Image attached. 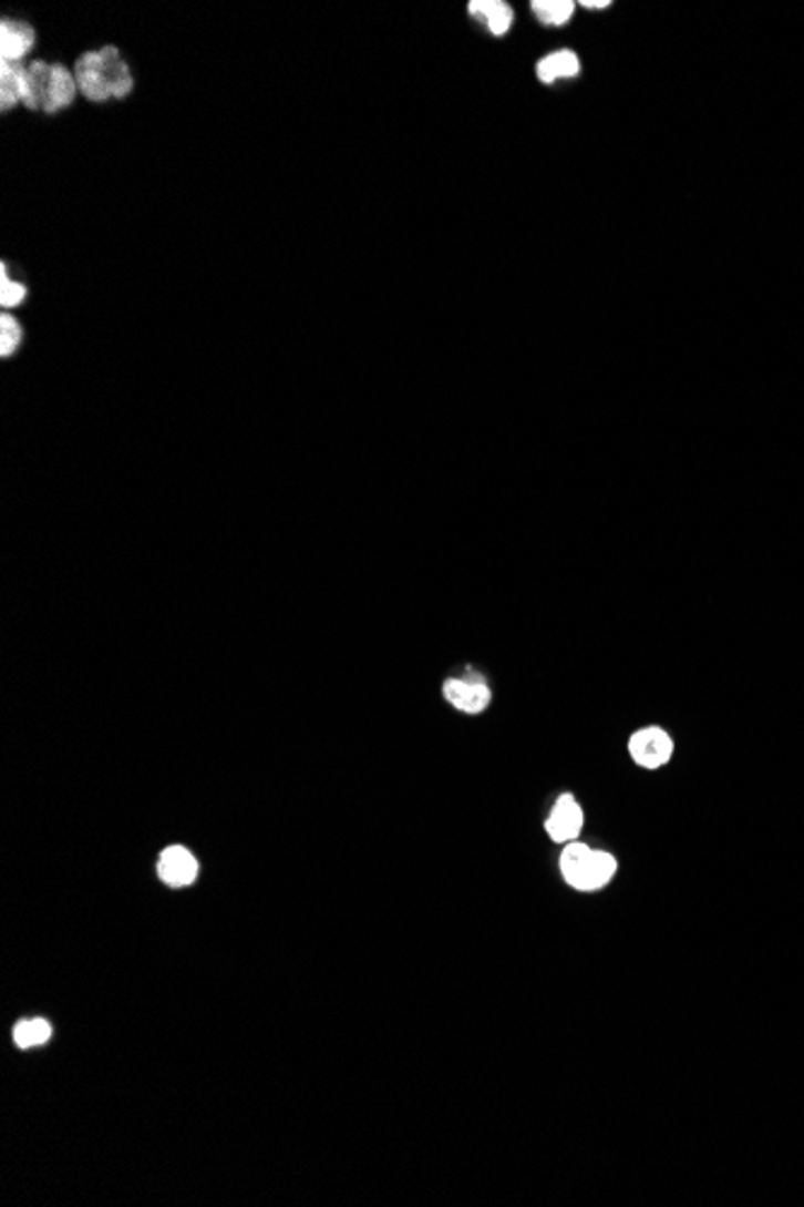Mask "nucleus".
Returning <instances> with one entry per match:
<instances>
[{
  "instance_id": "nucleus-13",
  "label": "nucleus",
  "mask_w": 804,
  "mask_h": 1207,
  "mask_svg": "<svg viewBox=\"0 0 804 1207\" xmlns=\"http://www.w3.org/2000/svg\"><path fill=\"white\" fill-rule=\"evenodd\" d=\"M51 80V65L44 61L30 63V94H27L24 106L27 109H44L47 90Z\"/></svg>"
},
{
  "instance_id": "nucleus-15",
  "label": "nucleus",
  "mask_w": 804,
  "mask_h": 1207,
  "mask_svg": "<svg viewBox=\"0 0 804 1207\" xmlns=\"http://www.w3.org/2000/svg\"><path fill=\"white\" fill-rule=\"evenodd\" d=\"M22 342V326L16 316L0 314V355H16Z\"/></svg>"
},
{
  "instance_id": "nucleus-3",
  "label": "nucleus",
  "mask_w": 804,
  "mask_h": 1207,
  "mask_svg": "<svg viewBox=\"0 0 804 1207\" xmlns=\"http://www.w3.org/2000/svg\"><path fill=\"white\" fill-rule=\"evenodd\" d=\"M674 753V743L670 733L658 726H648L636 730L629 738V755L636 765L643 769H660L668 765Z\"/></svg>"
},
{
  "instance_id": "nucleus-14",
  "label": "nucleus",
  "mask_w": 804,
  "mask_h": 1207,
  "mask_svg": "<svg viewBox=\"0 0 804 1207\" xmlns=\"http://www.w3.org/2000/svg\"><path fill=\"white\" fill-rule=\"evenodd\" d=\"M12 1039H16V1044L20 1049H34V1046H41L47 1044L51 1039V1024L47 1020H27V1022H20L16 1026V1032H12Z\"/></svg>"
},
{
  "instance_id": "nucleus-16",
  "label": "nucleus",
  "mask_w": 804,
  "mask_h": 1207,
  "mask_svg": "<svg viewBox=\"0 0 804 1207\" xmlns=\"http://www.w3.org/2000/svg\"><path fill=\"white\" fill-rule=\"evenodd\" d=\"M24 297H27V287L22 283L10 280L8 268L0 266V304H3L6 309H12V307H20Z\"/></svg>"
},
{
  "instance_id": "nucleus-12",
  "label": "nucleus",
  "mask_w": 804,
  "mask_h": 1207,
  "mask_svg": "<svg viewBox=\"0 0 804 1207\" xmlns=\"http://www.w3.org/2000/svg\"><path fill=\"white\" fill-rule=\"evenodd\" d=\"M535 18L547 27H561L571 20L576 3L574 0H533Z\"/></svg>"
},
{
  "instance_id": "nucleus-9",
  "label": "nucleus",
  "mask_w": 804,
  "mask_h": 1207,
  "mask_svg": "<svg viewBox=\"0 0 804 1207\" xmlns=\"http://www.w3.org/2000/svg\"><path fill=\"white\" fill-rule=\"evenodd\" d=\"M75 94H78L75 73L68 71L65 65L55 63V65H51V80H49L44 109H41V111H47V114L63 111V109H68L75 102Z\"/></svg>"
},
{
  "instance_id": "nucleus-5",
  "label": "nucleus",
  "mask_w": 804,
  "mask_h": 1207,
  "mask_svg": "<svg viewBox=\"0 0 804 1207\" xmlns=\"http://www.w3.org/2000/svg\"><path fill=\"white\" fill-rule=\"evenodd\" d=\"M443 697H446L457 712L482 714L492 702V689L484 685L482 679L453 677L443 685Z\"/></svg>"
},
{
  "instance_id": "nucleus-8",
  "label": "nucleus",
  "mask_w": 804,
  "mask_h": 1207,
  "mask_svg": "<svg viewBox=\"0 0 804 1207\" xmlns=\"http://www.w3.org/2000/svg\"><path fill=\"white\" fill-rule=\"evenodd\" d=\"M30 92V65L0 61V109L10 111L24 104Z\"/></svg>"
},
{
  "instance_id": "nucleus-1",
  "label": "nucleus",
  "mask_w": 804,
  "mask_h": 1207,
  "mask_svg": "<svg viewBox=\"0 0 804 1207\" xmlns=\"http://www.w3.org/2000/svg\"><path fill=\"white\" fill-rule=\"evenodd\" d=\"M73 73L78 90L90 102H106L111 96L114 100H126L133 90L131 68L121 59L116 47L82 53L75 61Z\"/></svg>"
},
{
  "instance_id": "nucleus-4",
  "label": "nucleus",
  "mask_w": 804,
  "mask_h": 1207,
  "mask_svg": "<svg viewBox=\"0 0 804 1207\" xmlns=\"http://www.w3.org/2000/svg\"><path fill=\"white\" fill-rule=\"evenodd\" d=\"M545 829L552 841L557 843H571L576 841V837L580 835V829H584V810H580V805L576 802L574 796H561L557 800V805H554L547 822H545Z\"/></svg>"
},
{
  "instance_id": "nucleus-11",
  "label": "nucleus",
  "mask_w": 804,
  "mask_h": 1207,
  "mask_svg": "<svg viewBox=\"0 0 804 1207\" xmlns=\"http://www.w3.org/2000/svg\"><path fill=\"white\" fill-rule=\"evenodd\" d=\"M580 73V61L578 55L574 51H557V53H549L545 55L543 61L537 63V78L545 82V85H554V82L561 80V78H576Z\"/></svg>"
},
{
  "instance_id": "nucleus-2",
  "label": "nucleus",
  "mask_w": 804,
  "mask_h": 1207,
  "mask_svg": "<svg viewBox=\"0 0 804 1207\" xmlns=\"http://www.w3.org/2000/svg\"><path fill=\"white\" fill-rule=\"evenodd\" d=\"M561 876L578 892H598L617 876V858L607 851L571 841L559 858Z\"/></svg>"
},
{
  "instance_id": "nucleus-7",
  "label": "nucleus",
  "mask_w": 804,
  "mask_h": 1207,
  "mask_svg": "<svg viewBox=\"0 0 804 1207\" xmlns=\"http://www.w3.org/2000/svg\"><path fill=\"white\" fill-rule=\"evenodd\" d=\"M34 27L18 20L0 22V61L20 63L34 49Z\"/></svg>"
},
{
  "instance_id": "nucleus-17",
  "label": "nucleus",
  "mask_w": 804,
  "mask_h": 1207,
  "mask_svg": "<svg viewBox=\"0 0 804 1207\" xmlns=\"http://www.w3.org/2000/svg\"><path fill=\"white\" fill-rule=\"evenodd\" d=\"M580 6L588 8V10H602V8H609L612 3H609V0H584Z\"/></svg>"
},
{
  "instance_id": "nucleus-10",
  "label": "nucleus",
  "mask_w": 804,
  "mask_h": 1207,
  "mask_svg": "<svg viewBox=\"0 0 804 1207\" xmlns=\"http://www.w3.org/2000/svg\"><path fill=\"white\" fill-rule=\"evenodd\" d=\"M467 12L475 20L487 24L494 37L508 34L513 24V8L504 3V0H473V3L467 6Z\"/></svg>"
},
{
  "instance_id": "nucleus-6",
  "label": "nucleus",
  "mask_w": 804,
  "mask_h": 1207,
  "mask_svg": "<svg viewBox=\"0 0 804 1207\" xmlns=\"http://www.w3.org/2000/svg\"><path fill=\"white\" fill-rule=\"evenodd\" d=\"M159 880L169 887H188L198 878V860L184 846H169L159 856Z\"/></svg>"
}]
</instances>
